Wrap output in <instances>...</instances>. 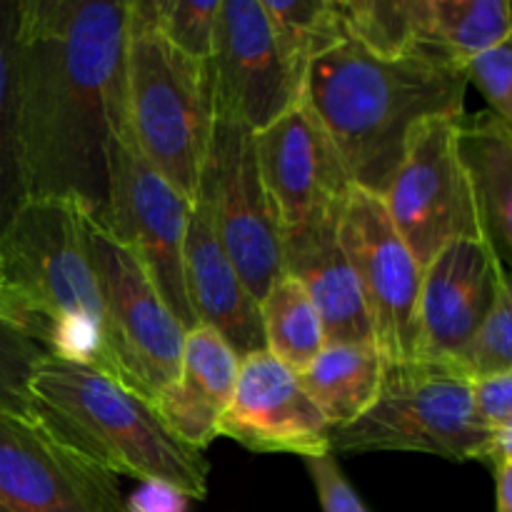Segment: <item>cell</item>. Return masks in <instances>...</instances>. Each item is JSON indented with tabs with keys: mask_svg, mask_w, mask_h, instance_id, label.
<instances>
[{
	"mask_svg": "<svg viewBox=\"0 0 512 512\" xmlns=\"http://www.w3.org/2000/svg\"><path fill=\"white\" fill-rule=\"evenodd\" d=\"M130 3L23 0L20 140L30 200H68L103 223L118 140L130 133Z\"/></svg>",
	"mask_w": 512,
	"mask_h": 512,
	"instance_id": "6da1fadb",
	"label": "cell"
},
{
	"mask_svg": "<svg viewBox=\"0 0 512 512\" xmlns=\"http://www.w3.org/2000/svg\"><path fill=\"white\" fill-rule=\"evenodd\" d=\"M468 70L433 53L388 58L348 38L313 60L303 103L333 140L350 183L383 195L410 133L440 115H465Z\"/></svg>",
	"mask_w": 512,
	"mask_h": 512,
	"instance_id": "7a4b0ae2",
	"label": "cell"
},
{
	"mask_svg": "<svg viewBox=\"0 0 512 512\" xmlns=\"http://www.w3.org/2000/svg\"><path fill=\"white\" fill-rule=\"evenodd\" d=\"M88 215L68 200H28L0 235V320L48 355L110 375L105 313L85 243Z\"/></svg>",
	"mask_w": 512,
	"mask_h": 512,
	"instance_id": "3957f363",
	"label": "cell"
},
{
	"mask_svg": "<svg viewBox=\"0 0 512 512\" xmlns=\"http://www.w3.org/2000/svg\"><path fill=\"white\" fill-rule=\"evenodd\" d=\"M35 410L108 473L163 483L188 500L208 498L210 463L165 425L150 400L103 370L48 355L30 380Z\"/></svg>",
	"mask_w": 512,
	"mask_h": 512,
	"instance_id": "277c9868",
	"label": "cell"
},
{
	"mask_svg": "<svg viewBox=\"0 0 512 512\" xmlns=\"http://www.w3.org/2000/svg\"><path fill=\"white\" fill-rule=\"evenodd\" d=\"M125 80L135 145L193 205L215 118L210 68L175 50L150 23L140 0L130 3Z\"/></svg>",
	"mask_w": 512,
	"mask_h": 512,
	"instance_id": "5b68a950",
	"label": "cell"
},
{
	"mask_svg": "<svg viewBox=\"0 0 512 512\" xmlns=\"http://www.w3.org/2000/svg\"><path fill=\"white\" fill-rule=\"evenodd\" d=\"M490 448V428L473 400V378L450 360L385 363L378 398L365 415L330 430V453H428L480 460Z\"/></svg>",
	"mask_w": 512,
	"mask_h": 512,
	"instance_id": "8992f818",
	"label": "cell"
},
{
	"mask_svg": "<svg viewBox=\"0 0 512 512\" xmlns=\"http://www.w3.org/2000/svg\"><path fill=\"white\" fill-rule=\"evenodd\" d=\"M85 243L103 298L110 375L153 403L178 375L188 330L170 313L143 265L90 218Z\"/></svg>",
	"mask_w": 512,
	"mask_h": 512,
	"instance_id": "52a82bcc",
	"label": "cell"
},
{
	"mask_svg": "<svg viewBox=\"0 0 512 512\" xmlns=\"http://www.w3.org/2000/svg\"><path fill=\"white\" fill-rule=\"evenodd\" d=\"M463 115H440L410 133L383 198L395 230L420 268L460 238H488L473 180L460 155Z\"/></svg>",
	"mask_w": 512,
	"mask_h": 512,
	"instance_id": "ba28073f",
	"label": "cell"
},
{
	"mask_svg": "<svg viewBox=\"0 0 512 512\" xmlns=\"http://www.w3.org/2000/svg\"><path fill=\"white\" fill-rule=\"evenodd\" d=\"M220 243L255 300L285 275L283 233L260 173L255 133L238 120L215 115L198 195Z\"/></svg>",
	"mask_w": 512,
	"mask_h": 512,
	"instance_id": "9c48e42d",
	"label": "cell"
},
{
	"mask_svg": "<svg viewBox=\"0 0 512 512\" xmlns=\"http://www.w3.org/2000/svg\"><path fill=\"white\" fill-rule=\"evenodd\" d=\"M190 208L193 205L143 158L133 133H125L115 145L108 210L100 228L143 265L185 330L198 325L188 303L183 265Z\"/></svg>",
	"mask_w": 512,
	"mask_h": 512,
	"instance_id": "30bf717a",
	"label": "cell"
},
{
	"mask_svg": "<svg viewBox=\"0 0 512 512\" xmlns=\"http://www.w3.org/2000/svg\"><path fill=\"white\" fill-rule=\"evenodd\" d=\"M340 245L368 308L385 363L413 360L423 268L400 238L380 195L353 185L340 213Z\"/></svg>",
	"mask_w": 512,
	"mask_h": 512,
	"instance_id": "8fae6325",
	"label": "cell"
},
{
	"mask_svg": "<svg viewBox=\"0 0 512 512\" xmlns=\"http://www.w3.org/2000/svg\"><path fill=\"white\" fill-rule=\"evenodd\" d=\"M0 512H125L113 473L45 420L0 413Z\"/></svg>",
	"mask_w": 512,
	"mask_h": 512,
	"instance_id": "7c38bea8",
	"label": "cell"
},
{
	"mask_svg": "<svg viewBox=\"0 0 512 512\" xmlns=\"http://www.w3.org/2000/svg\"><path fill=\"white\" fill-rule=\"evenodd\" d=\"M215 115L260 133L303 103V83L275 43L263 0H220L213 58Z\"/></svg>",
	"mask_w": 512,
	"mask_h": 512,
	"instance_id": "4fadbf2b",
	"label": "cell"
},
{
	"mask_svg": "<svg viewBox=\"0 0 512 512\" xmlns=\"http://www.w3.org/2000/svg\"><path fill=\"white\" fill-rule=\"evenodd\" d=\"M505 265L490 238H460L423 268L415 358L455 360L493 313Z\"/></svg>",
	"mask_w": 512,
	"mask_h": 512,
	"instance_id": "5bb4252c",
	"label": "cell"
},
{
	"mask_svg": "<svg viewBox=\"0 0 512 512\" xmlns=\"http://www.w3.org/2000/svg\"><path fill=\"white\" fill-rule=\"evenodd\" d=\"M255 145L283 238L318 215L343 208L353 183L333 140L308 105H295L255 133Z\"/></svg>",
	"mask_w": 512,
	"mask_h": 512,
	"instance_id": "9a60e30c",
	"label": "cell"
},
{
	"mask_svg": "<svg viewBox=\"0 0 512 512\" xmlns=\"http://www.w3.org/2000/svg\"><path fill=\"white\" fill-rule=\"evenodd\" d=\"M330 430L298 373L270 350L240 360L238 383L220 420L218 438L235 440L253 453H293L308 460L330 453Z\"/></svg>",
	"mask_w": 512,
	"mask_h": 512,
	"instance_id": "2e32d148",
	"label": "cell"
},
{
	"mask_svg": "<svg viewBox=\"0 0 512 512\" xmlns=\"http://www.w3.org/2000/svg\"><path fill=\"white\" fill-rule=\"evenodd\" d=\"M183 265L185 290L195 323L223 335L240 360L265 350L260 303L240 278L200 198H195L190 208Z\"/></svg>",
	"mask_w": 512,
	"mask_h": 512,
	"instance_id": "e0dca14e",
	"label": "cell"
},
{
	"mask_svg": "<svg viewBox=\"0 0 512 512\" xmlns=\"http://www.w3.org/2000/svg\"><path fill=\"white\" fill-rule=\"evenodd\" d=\"M340 213L328 210L283 238L285 273L308 290L325 343H375L368 308L340 245Z\"/></svg>",
	"mask_w": 512,
	"mask_h": 512,
	"instance_id": "ac0fdd59",
	"label": "cell"
},
{
	"mask_svg": "<svg viewBox=\"0 0 512 512\" xmlns=\"http://www.w3.org/2000/svg\"><path fill=\"white\" fill-rule=\"evenodd\" d=\"M238 373L240 358L228 340L213 328L195 325L185 333L178 375L153 400L155 410L183 443L203 453L218 438Z\"/></svg>",
	"mask_w": 512,
	"mask_h": 512,
	"instance_id": "d6986e66",
	"label": "cell"
},
{
	"mask_svg": "<svg viewBox=\"0 0 512 512\" xmlns=\"http://www.w3.org/2000/svg\"><path fill=\"white\" fill-rule=\"evenodd\" d=\"M460 155L473 180L485 233L512 260V130L490 110L463 115Z\"/></svg>",
	"mask_w": 512,
	"mask_h": 512,
	"instance_id": "ffe728a7",
	"label": "cell"
},
{
	"mask_svg": "<svg viewBox=\"0 0 512 512\" xmlns=\"http://www.w3.org/2000/svg\"><path fill=\"white\" fill-rule=\"evenodd\" d=\"M383 370L385 358L375 343H325L298 380L330 428H345L375 403Z\"/></svg>",
	"mask_w": 512,
	"mask_h": 512,
	"instance_id": "44dd1931",
	"label": "cell"
},
{
	"mask_svg": "<svg viewBox=\"0 0 512 512\" xmlns=\"http://www.w3.org/2000/svg\"><path fill=\"white\" fill-rule=\"evenodd\" d=\"M20 23L23 0H0V235L30 200L20 140Z\"/></svg>",
	"mask_w": 512,
	"mask_h": 512,
	"instance_id": "7402d4cb",
	"label": "cell"
},
{
	"mask_svg": "<svg viewBox=\"0 0 512 512\" xmlns=\"http://www.w3.org/2000/svg\"><path fill=\"white\" fill-rule=\"evenodd\" d=\"M428 50L458 65L512 35V3L508 0H425Z\"/></svg>",
	"mask_w": 512,
	"mask_h": 512,
	"instance_id": "603a6c76",
	"label": "cell"
},
{
	"mask_svg": "<svg viewBox=\"0 0 512 512\" xmlns=\"http://www.w3.org/2000/svg\"><path fill=\"white\" fill-rule=\"evenodd\" d=\"M263 8L285 65L305 90L313 60L350 38L343 0H263Z\"/></svg>",
	"mask_w": 512,
	"mask_h": 512,
	"instance_id": "cb8c5ba5",
	"label": "cell"
},
{
	"mask_svg": "<svg viewBox=\"0 0 512 512\" xmlns=\"http://www.w3.org/2000/svg\"><path fill=\"white\" fill-rule=\"evenodd\" d=\"M265 350L280 363L300 373L325 348V330L320 313L300 280L285 273L260 300Z\"/></svg>",
	"mask_w": 512,
	"mask_h": 512,
	"instance_id": "d4e9b609",
	"label": "cell"
},
{
	"mask_svg": "<svg viewBox=\"0 0 512 512\" xmlns=\"http://www.w3.org/2000/svg\"><path fill=\"white\" fill-rule=\"evenodd\" d=\"M343 15L350 38L373 53H430L425 0H343Z\"/></svg>",
	"mask_w": 512,
	"mask_h": 512,
	"instance_id": "484cf974",
	"label": "cell"
},
{
	"mask_svg": "<svg viewBox=\"0 0 512 512\" xmlns=\"http://www.w3.org/2000/svg\"><path fill=\"white\" fill-rule=\"evenodd\" d=\"M140 5L175 50L200 63L213 58L220 0H140Z\"/></svg>",
	"mask_w": 512,
	"mask_h": 512,
	"instance_id": "4316f807",
	"label": "cell"
},
{
	"mask_svg": "<svg viewBox=\"0 0 512 512\" xmlns=\"http://www.w3.org/2000/svg\"><path fill=\"white\" fill-rule=\"evenodd\" d=\"M48 350L25 330L0 320V413L38 418L30 380Z\"/></svg>",
	"mask_w": 512,
	"mask_h": 512,
	"instance_id": "83f0119b",
	"label": "cell"
},
{
	"mask_svg": "<svg viewBox=\"0 0 512 512\" xmlns=\"http://www.w3.org/2000/svg\"><path fill=\"white\" fill-rule=\"evenodd\" d=\"M455 363L473 380L512 370V270L505 273L503 290L490 318Z\"/></svg>",
	"mask_w": 512,
	"mask_h": 512,
	"instance_id": "f1b7e54d",
	"label": "cell"
},
{
	"mask_svg": "<svg viewBox=\"0 0 512 512\" xmlns=\"http://www.w3.org/2000/svg\"><path fill=\"white\" fill-rule=\"evenodd\" d=\"M468 80L490 105V113L512 130V35L465 65Z\"/></svg>",
	"mask_w": 512,
	"mask_h": 512,
	"instance_id": "f546056e",
	"label": "cell"
},
{
	"mask_svg": "<svg viewBox=\"0 0 512 512\" xmlns=\"http://www.w3.org/2000/svg\"><path fill=\"white\" fill-rule=\"evenodd\" d=\"M305 468H308L310 480H313L323 512H370L360 500V495L355 493L350 480L345 478L343 468H340L333 453L308 458Z\"/></svg>",
	"mask_w": 512,
	"mask_h": 512,
	"instance_id": "4dcf8cb0",
	"label": "cell"
},
{
	"mask_svg": "<svg viewBox=\"0 0 512 512\" xmlns=\"http://www.w3.org/2000/svg\"><path fill=\"white\" fill-rule=\"evenodd\" d=\"M473 400L480 418L488 423V428L510 420L512 418V370L485 375V378H475Z\"/></svg>",
	"mask_w": 512,
	"mask_h": 512,
	"instance_id": "1f68e13d",
	"label": "cell"
},
{
	"mask_svg": "<svg viewBox=\"0 0 512 512\" xmlns=\"http://www.w3.org/2000/svg\"><path fill=\"white\" fill-rule=\"evenodd\" d=\"M188 498L163 483H140V488L125 500V512H185Z\"/></svg>",
	"mask_w": 512,
	"mask_h": 512,
	"instance_id": "d6a6232c",
	"label": "cell"
},
{
	"mask_svg": "<svg viewBox=\"0 0 512 512\" xmlns=\"http://www.w3.org/2000/svg\"><path fill=\"white\" fill-rule=\"evenodd\" d=\"M485 463L495 465L512 463V418L490 428V448Z\"/></svg>",
	"mask_w": 512,
	"mask_h": 512,
	"instance_id": "836d02e7",
	"label": "cell"
},
{
	"mask_svg": "<svg viewBox=\"0 0 512 512\" xmlns=\"http://www.w3.org/2000/svg\"><path fill=\"white\" fill-rule=\"evenodd\" d=\"M493 470L498 485V512H512V463H500Z\"/></svg>",
	"mask_w": 512,
	"mask_h": 512,
	"instance_id": "e575fe53",
	"label": "cell"
},
{
	"mask_svg": "<svg viewBox=\"0 0 512 512\" xmlns=\"http://www.w3.org/2000/svg\"><path fill=\"white\" fill-rule=\"evenodd\" d=\"M3 290H5V278H3V263H0V303H3Z\"/></svg>",
	"mask_w": 512,
	"mask_h": 512,
	"instance_id": "d590c367",
	"label": "cell"
}]
</instances>
